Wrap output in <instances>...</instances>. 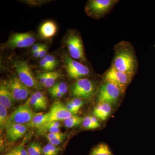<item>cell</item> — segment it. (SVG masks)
Here are the masks:
<instances>
[{"label": "cell", "instance_id": "9c48e42d", "mask_svg": "<svg viewBox=\"0 0 155 155\" xmlns=\"http://www.w3.org/2000/svg\"><path fill=\"white\" fill-rule=\"evenodd\" d=\"M66 70L69 77L72 79H79L89 74L88 67L80 62L66 56L65 58Z\"/></svg>", "mask_w": 155, "mask_h": 155}, {"label": "cell", "instance_id": "74e56055", "mask_svg": "<svg viewBox=\"0 0 155 155\" xmlns=\"http://www.w3.org/2000/svg\"><path fill=\"white\" fill-rule=\"evenodd\" d=\"M65 107H66V108L69 112H70V113H72V114H76L78 113V111L75 110V107H74V106L72 105L71 103L70 102V101L67 102L66 104L65 105Z\"/></svg>", "mask_w": 155, "mask_h": 155}, {"label": "cell", "instance_id": "5b68a950", "mask_svg": "<svg viewBox=\"0 0 155 155\" xmlns=\"http://www.w3.org/2000/svg\"><path fill=\"white\" fill-rule=\"evenodd\" d=\"M123 93L117 86L110 82H104L100 85L98 93L99 103H116Z\"/></svg>", "mask_w": 155, "mask_h": 155}, {"label": "cell", "instance_id": "b9f144b4", "mask_svg": "<svg viewBox=\"0 0 155 155\" xmlns=\"http://www.w3.org/2000/svg\"><path fill=\"white\" fill-rule=\"evenodd\" d=\"M5 155H14V154H13L12 151H11V152L8 153L6 154Z\"/></svg>", "mask_w": 155, "mask_h": 155}, {"label": "cell", "instance_id": "484cf974", "mask_svg": "<svg viewBox=\"0 0 155 155\" xmlns=\"http://www.w3.org/2000/svg\"><path fill=\"white\" fill-rule=\"evenodd\" d=\"M27 103L29 104H30L36 110H45L34 93L31 94Z\"/></svg>", "mask_w": 155, "mask_h": 155}, {"label": "cell", "instance_id": "4dcf8cb0", "mask_svg": "<svg viewBox=\"0 0 155 155\" xmlns=\"http://www.w3.org/2000/svg\"><path fill=\"white\" fill-rule=\"evenodd\" d=\"M70 102L72 104V105L74 106L75 110L78 112L80 108H81L83 106L84 103L81 99L78 98H75L70 100Z\"/></svg>", "mask_w": 155, "mask_h": 155}, {"label": "cell", "instance_id": "7c38bea8", "mask_svg": "<svg viewBox=\"0 0 155 155\" xmlns=\"http://www.w3.org/2000/svg\"><path fill=\"white\" fill-rule=\"evenodd\" d=\"M5 127L8 138L11 142L18 140L25 135L28 130L26 125L17 123H7Z\"/></svg>", "mask_w": 155, "mask_h": 155}, {"label": "cell", "instance_id": "2e32d148", "mask_svg": "<svg viewBox=\"0 0 155 155\" xmlns=\"http://www.w3.org/2000/svg\"><path fill=\"white\" fill-rule=\"evenodd\" d=\"M57 30V25L54 22L51 21H47L41 26L40 34L42 38L49 39L55 35Z\"/></svg>", "mask_w": 155, "mask_h": 155}, {"label": "cell", "instance_id": "d590c367", "mask_svg": "<svg viewBox=\"0 0 155 155\" xmlns=\"http://www.w3.org/2000/svg\"><path fill=\"white\" fill-rule=\"evenodd\" d=\"M48 91L53 97L59 98L62 97L64 96V95L61 92L58 91L52 88L49 89Z\"/></svg>", "mask_w": 155, "mask_h": 155}, {"label": "cell", "instance_id": "30bf717a", "mask_svg": "<svg viewBox=\"0 0 155 155\" xmlns=\"http://www.w3.org/2000/svg\"><path fill=\"white\" fill-rule=\"evenodd\" d=\"M35 41L33 35L29 32L14 34L9 38L8 45L12 48H28Z\"/></svg>", "mask_w": 155, "mask_h": 155}, {"label": "cell", "instance_id": "4fadbf2b", "mask_svg": "<svg viewBox=\"0 0 155 155\" xmlns=\"http://www.w3.org/2000/svg\"><path fill=\"white\" fill-rule=\"evenodd\" d=\"M22 82L17 76H14L9 79L6 84L7 87L15 101H21V85Z\"/></svg>", "mask_w": 155, "mask_h": 155}, {"label": "cell", "instance_id": "f1b7e54d", "mask_svg": "<svg viewBox=\"0 0 155 155\" xmlns=\"http://www.w3.org/2000/svg\"><path fill=\"white\" fill-rule=\"evenodd\" d=\"M30 91L29 87L26 86L22 83L21 84L20 94H21L22 101L26 100L28 98V96L30 94Z\"/></svg>", "mask_w": 155, "mask_h": 155}, {"label": "cell", "instance_id": "d6a6232c", "mask_svg": "<svg viewBox=\"0 0 155 155\" xmlns=\"http://www.w3.org/2000/svg\"><path fill=\"white\" fill-rule=\"evenodd\" d=\"M45 58L46 59L48 63L54 70L58 65V61L56 58L51 55H47V56L45 57Z\"/></svg>", "mask_w": 155, "mask_h": 155}, {"label": "cell", "instance_id": "ab89813d", "mask_svg": "<svg viewBox=\"0 0 155 155\" xmlns=\"http://www.w3.org/2000/svg\"><path fill=\"white\" fill-rule=\"evenodd\" d=\"M43 45L41 44H35L34 45L31 47V51L32 52H35L38 51H40Z\"/></svg>", "mask_w": 155, "mask_h": 155}, {"label": "cell", "instance_id": "5bb4252c", "mask_svg": "<svg viewBox=\"0 0 155 155\" xmlns=\"http://www.w3.org/2000/svg\"><path fill=\"white\" fill-rule=\"evenodd\" d=\"M15 100L6 84H1L0 87V104L10 109L14 105Z\"/></svg>", "mask_w": 155, "mask_h": 155}, {"label": "cell", "instance_id": "44dd1931", "mask_svg": "<svg viewBox=\"0 0 155 155\" xmlns=\"http://www.w3.org/2000/svg\"><path fill=\"white\" fill-rule=\"evenodd\" d=\"M83 119V118L79 116H72L64 121V125L67 128H72L80 125L82 123Z\"/></svg>", "mask_w": 155, "mask_h": 155}, {"label": "cell", "instance_id": "836d02e7", "mask_svg": "<svg viewBox=\"0 0 155 155\" xmlns=\"http://www.w3.org/2000/svg\"><path fill=\"white\" fill-rule=\"evenodd\" d=\"M65 134L61 133V132H58V133H48L47 134H45L46 138L48 140V141L51 140L55 139L59 137H61L65 135Z\"/></svg>", "mask_w": 155, "mask_h": 155}, {"label": "cell", "instance_id": "f35d334b", "mask_svg": "<svg viewBox=\"0 0 155 155\" xmlns=\"http://www.w3.org/2000/svg\"><path fill=\"white\" fill-rule=\"evenodd\" d=\"M47 46L45 45H43L42 47L40 50V54L39 58H45L47 56Z\"/></svg>", "mask_w": 155, "mask_h": 155}, {"label": "cell", "instance_id": "ffe728a7", "mask_svg": "<svg viewBox=\"0 0 155 155\" xmlns=\"http://www.w3.org/2000/svg\"><path fill=\"white\" fill-rule=\"evenodd\" d=\"M90 155H113V154L107 145L101 143L92 150Z\"/></svg>", "mask_w": 155, "mask_h": 155}, {"label": "cell", "instance_id": "ac0fdd59", "mask_svg": "<svg viewBox=\"0 0 155 155\" xmlns=\"http://www.w3.org/2000/svg\"><path fill=\"white\" fill-rule=\"evenodd\" d=\"M61 126L58 121H51L47 122L41 127L38 128V133L39 134H45L50 133L60 132V127Z\"/></svg>", "mask_w": 155, "mask_h": 155}, {"label": "cell", "instance_id": "4316f807", "mask_svg": "<svg viewBox=\"0 0 155 155\" xmlns=\"http://www.w3.org/2000/svg\"><path fill=\"white\" fill-rule=\"evenodd\" d=\"M51 88L61 92L64 95L66 94L68 92V87H67V83L64 82L55 83V84Z\"/></svg>", "mask_w": 155, "mask_h": 155}, {"label": "cell", "instance_id": "e0dca14e", "mask_svg": "<svg viewBox=\"0 0 155 155\" xmlns=\"http://www.w3.org/2000/svg\"><path fill=\"white\" fill-rule=\"evenodd\" d=\"M50 115L49 112L46 114L43 113H35L33 118L26 126L31 128L38 129L43 125L49 122Z\"/></svg>", "mask_w": 155, "mask_h": 155}, {"label": "cell", "instance_id": "d6986e66", "mask_svg": "<svg viewBox=\"0 0 155 155\" xmlns=\"http://www.w3.org/2000/svg\"><path fill=\"white\" fill-rule=\"evenodd\" d=\"M62 76V74L58 71L49 72L47 79L43 86L46 88H51L55 84L57 79Z\"/></svg>", "mask_w": 155, "mask_h": 155}, {"label": "cell", "instance_id": "277c9868", "mask_svg": "<svg viewBox=\"0 0 155 155\" xmlns=\"http://www.w3.org/2000/svg\"><path fill=\"white\" fill-rule=\"evenodd\" d=\"M133 76L111 67L104 75V82H110L118 87L124 93Z\"/></svg>", "mask_w": 155, "mask_h": 155}, {"label": "cell", "instance_id": "d4e9b609", "mask_svg": "<svg viewBox=\"0 0 155 155\" xmlns=\"http://www.w3.org/2000/svg\"><path fill=\"white\" fill-rule=\"evenodd\" d=\"M8 119V118L7 108L0 104V126L1 129L5 127Z\"/></svg>", "mask_w": 155, "mask_h": 155}, {"label": "cell", "instance_id": "ba28073f", "mask_svg": "<svg viewBox=\"0 0 155 155\" xmlns=\"http://www.w3.org/2000/svg\"><path fill=\"white\" fill-rule=\"evenodd\" d=\"M28 105L29 104L26 103L25 104L18 107L9 116L7 123L27 125L35 114Z\"/></svg>", "mask_w": 155, "mask_h": 155}, {"label": "cell", "instance_id": "83f0119b", "mask_svg": "<svg viewBox=\"0 0 155 155\" xmlns=\"http://www.w3.org/2000/svg\"><path fill=\"white\" fill-rule=\"evenodd\" d=\"M34 93L37 98L38 99L40 102L42 106L44 108L45 110H46L47 107L48 102L47 99L45 95L40 91H36L34 92Z\"/></svg>", "mask_w": 155, "mask_h": 155}, {"label": "cell", "instance_id": "8fae6325", "mask_svg": "<svg viewBox=\"0 0 155 155\" xmlns=\"http://www.w3.org/2000/svg\"><path fill=\"white\" fill-rule=\"evenodd\" d=\"M49 122L65 121L72 116L73 114L67 110L61 101H57L53 104L50 111Z\"/></svg>", "mask_w": 155, "mask_h": 155}, {"label": "cell", "instance_id": "8d00e7d4", "mask_svg": "<svg viewBox=\"0 0 155 155\" xmlns=\"http://www.w3.org/2000/svg\"><path fill=\"white\" fill-rule=\"evenodd\" d=\"M66 137V135L65 134V135L61 137H59L55 139L51 140H49V143H51V144L57 146L59 145L60 144H61L64 140L65 139Z\"/></svg>", "mask_w": 155, "mask_h": 155}, {"label": "cell", "instance_id": "52a82bcc", "mask_svg": "<svg viewBox=\"0 0 155 155\" xmlns=\"http://www.w3.org/2000/svg\"><path fill=\"white\" fill-rule=\"evenodd\" d=\"M66 44L71 58L74 60H79L84 63L86 61L83 42L78 34L72 33L69 35L66 41Z\"/></svg>", "mask_w": 155, "mask_h": 155}, {"label": "cell", "instance_id": "e575fe53", "mask_svg": "<svg viewBox=\"0 0 155 155\" xmlns=\"http://www.w3.org/2000/svg\"><path fill=\"white\" fill-rule=\"evenodd\" d=\"M48 74L49 72H42V73H40L38 76V78L39 81L40 83L43 86L44 85L46 81Z\"/></svg>", "mask_w": 155, "mask_h": 155}, {"label": "cell", "instance_id": "7a4b0ae2", "mask_svg": "<svg viewBox=\"0 0 155 155\" xmlns=\"http://www.w3.org/2000/svg\"><path fill=\"white\" fill-rule=\"evenodd\" d=\"M119 2L117 0H90L87 3L85 12L92 18L100 19L109 14Z\"/></svg>", "mask_w": 155, "mask_h": 155}, {"label": "cell", "instance_id": "8992f818", "mask_svg": "<svg viewBox=\"0 0 155 155\" xmlns=\"http://www.w3.org/2000/svg\"><path fill=\"white\" fill-rule=\"evenodd\" d=\"M95 86L94 84L88 78H80L73 84L71 92L75 98L88 99L93 95Z\"/></svg>", "mask_w": 155, "mask_h": 155}, {"label": "cell", "instance_id": "3957f363", "mask_svg": "<svg viewBox=\"0 0 155 155\" xmlns=\"http://www.w3.org/2000/svg\"><path fill=\"white\" fill-rule=\"evenodd\" d=\"M14 67L22 83L28 87L38 89L40 87L39 84L33 75L31 69L26 61H18L14 62Z\"/></svg>", "mask_w": 155, "mask_h": 155}, {"label": "cell", "instance_id": "9a60e30c", "mask_svg": "<svg viewBox=\"0 0 155 155\" xmlns=\"http://www.w3.org/2000/svg\"><path fill=\"white\" fill-rule=\"evenodd\" d=\"M111 105L108 103H99L94 110V115L97 119L105 121L110 115L112 111Z\"/></svg>", "mask_w": 155, "mask_h": 155}, {"label": "cell", "instance_id": "60d3db41", "mask_svg": "<svg viewBox=\"0 0 155 155\" xmlns=\"http://www.w3.org/2000/svg\"><path fill=\"white\" fill-rule=\"evenodd\" d=\"M40 51H38L32 53L33 56L35 58H39L40 54Z\"/></svg>", "mask_w": 155, "mask_h": 155}, {"label": "cell", "instance_id": "6da1fadb", "mask_svg": "<svg viewBox=\"0 0 155 155\" xmlns=\"http://www.w3.org/2000/svg\"><path fill=\"white\" fill-rule=\"evenodd\" d=\"M114 50L111 67L133 76L138 68V61L131 43L120 42L115 46Z\"/></svg>", "mask_w": 155, "mask_h": 155}, {"label": "cell", "instance_id": "cb8c5ba5", "mask_svg": "<svg viewBox=\"0 0 155 155\" xmlns=\"http://www.w3.org/2000/svg\"><path fill=\"white\" fill-rule=\"evenodd\" d=\"M59 152V148L49 143L43 148L42 154L43 155H58Z\"/></svg>", "mask_w": 155, "mask_h": 155}, {"label": "cell", "instance_id": "603a6c76", "mask_svg": "<svg viewBox=\"0 0 155 155\" xmlns=\"http://www.w3.org/2000/svg\"><path fill=\"white\" fill-rule=\"evenodd\" d=\"M82 123L83 127L88 130L96 129L101 126V124H96L93 121L91 116H87L83 118Z\"/></svg>", "mask_w": 155, "mask_h": 155}, {"label": "cell", "instance_id": "f546056e", "mask_svg": "<svg viewBox=\"0 0 155 155\" xmlns=\"http://www.w3.org/2000/svg\"><path fill=\"white\" fill-rule=\"evenodd\" d=\"M11 151L14 155H28L27 150L25 149L23 145L19 146Z\"/></svg>", "mask_w": 155, "mask_h": 155}, {"label": "cell", "instance_id": "7402d4cb", "mask_svg": "<svg viewBox=\"0 0 155 155\" xmlns=\"http://www.w3.org/2000/svg\"><path fill=\"white\" fill-rule=\"evenodd\" d=\"M42 150L41 145L36 142H32L28 145L27 151L28 155H41Z\"/></svg>", "mask_w": 155, "mask_h": 155}, {"label": "cell", "instance_id": "1f68e13d", "mask_svg": "<svg viewBox=\"0 0 155 155\" xmlns=\"http://www.w3.org/2000/svg\"><path fill=\"white\" fill-rule=\"evenodd\" d=\"M40 65L42 69L46 71L47 72H51L53 70L45 58H42L40 61Z\"/></svg>", "mask_w": 155, "mask_h": 155}]
</instances>
